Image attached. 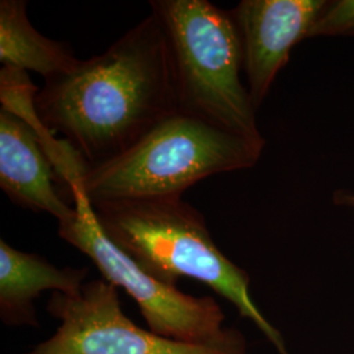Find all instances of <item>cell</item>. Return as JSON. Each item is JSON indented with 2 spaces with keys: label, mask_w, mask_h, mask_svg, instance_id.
<instances>
[{
  "label": "cell",
  "mask_w": 354,
  "mask_h": 354,
  "mask_svg": "<svg viewBox=\"0 0 354 354\" xmlns=\"http://www.w3.org/2000/svg\"><path fill=\"white\" fill-rule=\"evenodd\" d=\"M354 36V0L326 3L310 32V37Z\"/></svg>",
  "instance_id": "8fae6325"
},
{
  "label": "cell",
  "mask_w": 354,
  "mask_h": 354,
  "mask_svg": "<svg viewBox=\"0 0 354 354\" xmlns=\"http://www.w3.org/2000/svg\"><path fill=\"white\" fill-rule=\"evenodd\" d=\"M0 62L15 70L35 71L49 80L73 70L79 59L67 45L35 29L26 16L24 0H1Z\"/></svg>",
  "instance_id": "30bf717a"
},
{
  "label": "cell",
  "mask_w": 354,
  "mask_h": 354,
  "mask_svg": "<svg viewBox=\"0 0 354 354\" xmlns=\"http://www.w3.org/2000/svg\"><path fill=\"white\" fill-rule=\"evenodd\" d=\"M61 322L55 333L21 354H248L238 345H193L136 326L106 279L86 282L75 295L53 292L46 306Z\"/></svg>",
  "instance_id": "8992f818"
},
{
  "label": "cell",
  "mask_w": 354,
  "mask_h": 354,
  "mask_svg": "<svg viewBox=\"0 0 354 354\" xmlns=\"http://www.w3.org/2000/svg\"><path fill=\"white\" fill-rule=\"evenodd\" d=\"M264 138L226 131L177 112L150 130L131 149L77 177L91 205L181 197L206 177L253 167Z\"/></svg>",
  "instance_id": "3957f363"
},
{
  "label": "cell",
  "mask_w": 354,
  "mask_h": 354,
  "mask_svg": "<svg viewBox=\"0 0 354 354\" xmlns=\"http://www.w3.org/2000/svg\"><path fill=\"white\" fill-rule=\"evenodd\" d=\"M75 213L58 222L64 241L86 253L104 279L121 288L140 306L153 333L193 345H238L245 340L239 330L225 328L222 307L212 297H193L168 286L145 272L130 256L109 241L99 226L79 181H73Z\"/></svg>",
  "instance_id": "5b68a950"
},
{
  "label": "cell",
  "mask_w": 354,
  "mask_h": 354,
  "mask_svg": "<svg viewBox=\"0 0 354 354\" xmlns=\"http://www.w3.org/2000/svg\"><path fill=\"white\" fill-rule=\"evenodd\" d=\"M87 268H57L46 259L0 241V317L6 326L37 327L35 301L44 291H82Z\"/></svg>",
  "instance_id": "9c48e42d"
},
{
  "label": "cell",
  "mask_w": 354,
  "mask_h": 354,
  "mask_svg": "<svg viewBox=\"0 0 354 354\" xmlns=\"http://www.w3.org/2000/svg\"><path fill=\"white\" fill-rule=\"evenodd\" d=\"M105 236L153 279L176 286L200 281L234 304L273 344L290 354L283 339L250 294V276L219 251L203 215L181 197L118 200L91 205Z\"/></svg>",
  "instance_id": "7a4b0ae2"
},
{
  "label": "cell",
  "mask_w": 354,
  "mask_h": 354,
  "mask_svg": "<svg viewBox=\"0 0 354 354\" xmlns=\"http://www.w3.org/2000/svg\"><path fill=\"white\" fill-rule=\"evenodd\" d=\"M38 120L87 163L102 165L178 112L176 76L162 20L151 13L100 55L45 80Z\"/></svg>",
  "instance_id": "6da1fadb"
},
{
  "label": "cell",
  "mask_w": 354,
  "mask_h": 354,
  "mask_svg": "<svg viewBox=\"0 0 354 354\" xmlns=\"http://www.w3.org/2000/svg\"><path fill=\"white\" fill-rule=\"evenodd\" d=\"M340 200L339 203H344L345 206H351L354 209V196L353 194H346V193H342L337 196Z\"/></svg>",
  "instance_id": "7c38bea8"
},
{
  "label": "cell",
  "mask_w": 354,
  "mask_h": 354,
  "mask_svg": "<svg viewBox=\"0 0 354 354\" xmlns=\"http://www.w3.org/2000/svg\"><path fill=\"white\" fill-rule=\"evenodd\" d=\"M327 1L243 0L230 12L238 26L243 70L256 109L264 102L290 51L310 32Z\"/></svg>",
  "instance_id": "52a82bcc"
},
{
  "label": "cell",
  "mask_w": 354,
  "mask_h": 354,
  "mask_svg": "<svg viewBox=\"0 0 354 354\" xmlns=\"http://www.w3.org/2000/svg\"><path fill=\"white\" fill-rule=\"evenodd\" d=\"M176 76L178 112L226 131L263 138L250 91L241 83V35L230 11L207 0H153Z\"/></svg>",
  "instance_id": "277c9868"
},
{
  "label": "cell",
  "mask_w": 354,
  "mask_h": 354,
  "mask_svg": "<svg viewBox=\"0 0 354 354\" xmlns=\"http://www.w3.org/2000/svg\"><path fill=\"white\" fill-rule=\"evenodd\" d=\"M48 129L38 120L35 105L17 111L0 109V187L13 203L45 212L62 222L75 207L62 198L61 178L41 143Z\"/></svg>",
  "instance_id": "ba28073f"
}]
</instances>
